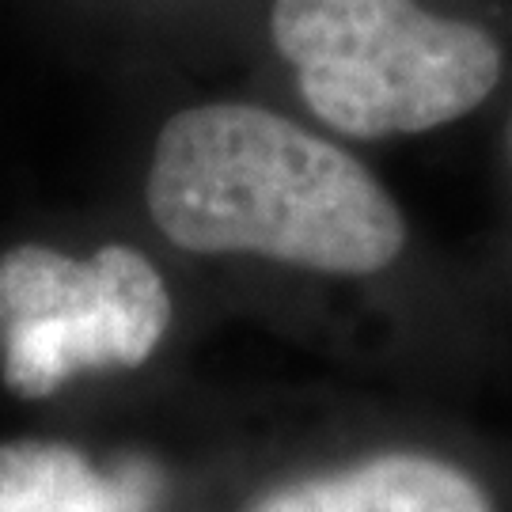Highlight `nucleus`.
<instances>
[{
	"mask_svg": "<svg viewBox=\"0 0 512 512\" xmlns=\"http://www.w3.org/2000/svg\"><path fill=\"white\" fill-rule=\"evenodd\" d=\"M247 512H494L463 467L425 452H380L285 482Z\"/></svg>",
	"mask_w": 512,
	"mask_h": 512,
	"instance_id": "4",
	"label": "nucleus"
},
{
	"mask_svg": "<svg viewBox=\"0 0 512 512\" xmlns=\"http://www.w3.org/2000/svg\"><path fill=\"white\" fill-rule=\"evenodd\" d=\"M509 145H512V129H509Z\"/></svg>",
	"mask_w": 512,
	"mask_h": 512,
	"instance_id": "6",
	"label": "nucleus"
},
{
	"mask_svg": "<svg viewBox=\"0 0 512 512\" xmlns=\"http://www.w3.org/2000/svg\"><path fill=\"white\" fill-rule=\"evenodd\" d=\"M0 512H160V475L141 459L99 467L54 440L0 444Z\"/></svg>",
	"mask_w": 512,
	"mask_h": 512,
	"instance_id": "5",
	"label": "nucleus"
},
{
	"mask_svg": "<svg viewBox=\"0 0 512 512\" xmlns=\"http://www.w3.org/2000/svg\"><path fill=\"white\" fill-rule=\"evenodd\" d=\"M145 205L156 232L190 255L372 277L406 251L403 209L349 148L243 99H209L167 118Z\"/></svg>",
	"mask_w": 512,
	"mask_h": 512,
	"instance_id": "1",
	"label": "nucleus"
},
{
	"mask_svg": "<svg viewBox=\"0 0 512 512\" xmlns=\"http://www.w3.org/2000/svg\"><path fill=\"white\" fill-rule=\"evenodd\" d=\"M270 42L300 103L349 141L452 126L505 76L490 27L425 0H274Z\"/></svg>",
	"mask_w": 512,
	"mask_h": 512,
	"instance_id": "2",
	"label": "nucleus"
},
{
	"mask_svg": "<svg viewBox=\"0 0 512 512\" xmlns=\"http://www.w3.org/2000/svg\"><path fill=\"white\" fill-rule=\"evenodd\" d=\"M171 315L160 266L129 243L92 255L16 243L0 255V376L19 399H46L80 376L141 368Z\"/></svg>",
	"mask_w": 512,
	"mask_h": 512,
	"instance_id": "3",
	"label": "nucleus"
}]
</instances>
